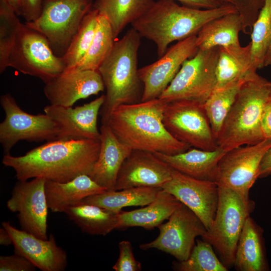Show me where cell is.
Instances as JSON below:
<instances>
[{
    "mask_svg": "<svg viewBox=\"0 0 271 271\" xmlns=\"http://www.w3.org/2000/svg\"><path fill=\"white\" fill-rule=\"evenodd\" d=\"M235 12L231 5L204 10L180 6L173 0H158L131 26L141 37L156 44L161 57L171 43L196 35L207 22Z\"/></svg>",
    "mask_w": 271,
    "mask_h": 271,
    "instance_id": "3",
    "label": "cell"
},
{
    "mask_svg": "<svg viewBox=\"0 0 271 271\" xmlns=\"http://www.w3.org/2000/svg\"><path fill=\"white\" fill-rule=\"evenodd\" d=\"M105 99V95L102 94L89 103L74 108L52 104L46 106L45 113L59 126L57 140H100L97 117Z\"/></svg>",
    "mask_w": 271,
    "mask_h": 271,
    "instance_id": "17",
    "label": "cell"
},
{
    "mask_svg": "<svg viewBox=\"0 0 271 271\" xmlns=\"http://www.w3.org/2000/svg\"><path fill=\"white\" fill-rule=\"evenodd\" d=\"M154 0H96L92 8L110 23L115 38L129 24L145 14Z\"/></svg>",
    "mask_w": 271,
    "mask_h": 271,
    "instance_id": "28",
    "label": "cell"
},
{
    "mask_svg": "<svg viewBox=\"0 0 271 271\" xmlns=\"http://www.w3.org/2000/svg\"><path fill=\"white\" fill-rule=\"evenodd\" d=\"M173 267L179 271H227L228 269L217 256L212 245L203 239H197L189 257L175 262Z\"/></svg>",
    "mask_w": 271,
    "mask_h": 271,
    "instance_id": "35",
    "label": "cell"
},
{
    "mask_svg": "<svg viewBox=\"0 0 271 271\" xmlns=\"http://www.w3.org/2000/svg\"><path fill=\"white\" fill-rule=\"evenodd\" d=\"M115 37L106 18L98 13L95 34L85 55L74 69L97 70L112 51Z\"/></svg>",
    "mask_w": 271,
    "mask_h": 271,
    "instance_id": "31",
    "label": "cell"
},
{
    "mask_svg": "<svg viewBox=\"0 0 271 271\" xmlns=\"http://www.w3.org/2000/svg\"><path fill=\"white\" fill-rule=\"evenodd\" d=\"M182 203L170 193L161 189L157 197L146 207L118 213L116 229L141 227L151 230L168 220Z\"/></svg>",
    "mask_w": 271,
    "mask_h": 271,
    "instance_id": "23",
    "label": "cell"
},
{
    "mask_svg": "<svg viewBox=\"0 0 271 271\" xmlns=\"http://www.w3.org/2000/svg\"><path fill=\"white\" fill-rule=\"evenodd\" d=\"M162 188L139 187L119 190H106L88 196L81 203L95 205L119 212L128 206H146L157 197Z\"/></svg>",
    "mask_w": 271,
    "mask_h": 271,
    "instance_id": "30",
    "label": "cell"
},
{
    "mask_svg": "<svg viewBox=\"0 0 271 271\" xmlns=\"http://www.w3.org/2000/svg\"><path fill=\"white\" fill-rule=\"evenodd\" d=\"M198 50L196 35L178 41L155 62L139 69L143 84L141 101L159 98L180 70L183 62Z\"/></svg>",
    "mask_w": 271,
    "mask_h": 271,
    "instance_id": "15",
    "label": "cell"
},
{
    "mask_svg": "<svg viewBox=\"0 0 271 271\" xmlns=\"http://www.w3.org/2000/svg\"><path fill=\"white\" fill-rule=\"evenodd\" d=\"M0 103L5 114L0 123V143L5 154H9L20 141L38 142L57 140L59 126L48 114L27 113L10 93L1 96Z\"/></svg>",
    "mask_w": 271,
    "mask_h": 271,
    "instance_id": "11",
    "label": "cell"
},
{
    "mask_svg": "<svg viewBox=\"0 0 271 271\" xmlns=\"http://www.w3.org/2000/svg\"><path fill=\"white\" fill-rule=\"evenodd\" d=\"M172 171L154 153L132 150L122 164L114 190L139 187L162 188L171 179Z\"/></svg>",
    "mask_w": 271,
    "mask_h": 271,
    "instance_id": "19",
    "label": "cell"
},
{
    "mask_svg": "<svg viewBox=\"0 0 271 271\" xmlns=\"http://www.w3.org/2000/svg\"><path fill=\"white\" fill-rule=\"evenodd\" d=\"M271 175V147L266 151L261 161L258 178L266 177Z\"/></svg>",
    "mask_w": 271,
    "mask_h": 271,
    "instance_id": "43",
    "label": "cell"
},
{
    "mask_svg": "<svg viewBox=\"0 0 271 271\" xmlns=\"http://www.w3.org/2000/svg\"><path fill=\"white\" fill-rule=\"evenodd\" d=\"M64 213L83 232L90 235L103 236L116 229L119 213L84 203L69 207Z\"/></svg>",
    "mask_w": 271,
    "mask_h": 271,
    "instance_id": "29",
    "label": "cell"
},
{
    "mask_svg": "<svg viewBox=\"0 0 271 271\" xmlns=\"http://www.w3.org/2000/svg\"><path fill=\"white\" fill-rule=\"evenodd\" d=\"M119 257L112 267L115 271H140L141 263L134 257L131 242L122 240L118 243Z\"/></svg>",
    "mask_w": 271,
    "mask_h": 271,
    "instance_id": "38",
    "label": "cell"
},
{
    "mask_svg": "<svg viewBox=\"0 0 271 271\" xmlns=\"http://www.w3.org/2000/svg\"><path fill=\"white\" fill-rule=\"evenodd\" d=\"M46 180L33 178L19 181L14 186L8 208L17 213L22 230L44 239H48L47 217L49 209L46 193Z\"/></svg>",
    "mask_w": 271,
    "mask_h": 271,
    "instance_id": "14",
    "label": "cell"
},
{
    "mask_svg": "<svg viewBox=\"0 0 271 271\" xmlns=\"http://www.w3.org/2000/svg\"><path fill=\"white\" fill-rule=\"evenodd\" d=\"M45 84L44 92L50 104L66 107L105 89L98 71L91 70L65 69Z\"/></svg>",
    "mask_w": 271,
    "mask_h": 271,
    "instance_id": "18",
    "label": "cell"
},
{
    "mask_svg": "<svg viewBox=\"0 0 271 271\" xmlns=\"http://www.w3.org/2000/svg\"><path fill=\"white\" fill-rule=\"evenodd\" d=\"M92 7V0H45L38 18L25 24L43 35L55 54L62 57Z\"/></svg>",
    "mask_w": 271,
    "mask_h": 271,
    "instance_id": "7",
    "label": "cell"
},
{
    "mask_svg": "<svg viewBox=\"0 0 271 271\" xmlns=\"http://www.w3.org/2000/svg\"><path fill=\"white\" fill-rule=\"evenodd\" d=\"M246 77L215 88L204 103V108L216 139Z\"/></svg>",
    "mask_w": 271,
    "mask_h": 271,
    "instance_id": "32",
    "label": "cell"
},
{
    "mask_svg": "<svg viewBox=\"0 0 271 271\" xmlns=\"http://www.w3.org/2000/svg\"><path fill=\"white\" fill-rule=\"evenodd\" d=\"M225 152L219 147L214 151L191 147L173 155L154 154L181 173L199 180L216 182L218 162Z\"/></svg>",
    "mask_w": 271,
    "mask_h": 271,
    "instance_id": "22",
    "label": "cell"
},
{
    "mask_svg": "<svg viewBox=\"0 0 271 271\" xmlns=\"http://www.w3.org/2000/svg\"><path fill=\"white\" fill-rule=\"evenodd\" d=\"M158 228L159 234L154 240L140 245L142 250L157 249L175 257L179 261L186 260L195 244L197 236L207 231L199 218L183 204L176 210L165 223Z\"/></svg>",
    "mask_w": 271,
    "mask_h": 271,
    "instance_id": "12",
    "label": "cell"
},
{
    "mask_svg": "<svg viewBox=\"0 0 271 271\" xmlns=\"http://www.w3.org/2000/svg\"><path fill=\"white\" fill-rule=\"evenodd\" d=\"M15 10L16 13L19 16L20 0H6Z\"/></svg>",
    "mask_w": 271,
    "mask_h": 271,
    "instance_id": "46",
    "label": "cell"
},
{
    "mask_svg": "<svg viewBox=\"0 0 271 271\" xmlns=\"http://www.w3.org/2000/svg\"><path fill=\"white\" fill-rule=\"evenodd\" d=\"M100 132L99 153L89 176L107 190H114L122 164L132 150L117 139L108 125L102 124Z\"/></svg>",
    "mask_w": 271,
    "mask_h": 271,
    "instance_id": "21",
    "label": "cell"
},
{
    "mask_svg": "<svg viewBox=\"0 0 271 271\" xmlns=\"http://www.w3.org/2000/svg\"><path fill=\"white\" fill-rule=\"evenodd\" d=\"M167 103L157 98L121 105L112 111L106 124L132 150L168 155L185 152L191 147L174 138L164 124Z\"/></svg>",
    "mask_w": 271,
    "mask_h": 271,
    "instance_id": "2",
    "label": "cell"
},
{
    "mask_svg": "<svg viewBox=\"0 0 271 271\" xmlns=\"http://www.w3.org/2000/svg\"><path fill=\"white\" fill-rule=\"evenodd\" d=\"M251 52L253 67H263L271 36V0H264L251 33Z\"/></svg>",
    "mask_w": 271,
    "mask_h": 271,
    "instance_id": "34",
    "label": "cell"
},
{
    "mask_svg": "<svg viewBox=\"0 0 271 271\" xmlns=\"http://www.w3.org/2000/svg\"><path fill=\"white\" fill-rule=\"evenodd\" d=\"M242 22L238 12L230 13L205 24L196 35L198 50L240 44Z\"/></svg>",
    "mask_w": 271,
    "mask_h": 271,
    "instance_id": "26",
    "label": "cell"
},
{
    "mask_svg": "<svg viewBox=\"0 0 271 271\" xmlns=\"http://www.w3.org/2000/svg\"><path fill=\"white\" fill-rule=\"evenodd\" d=\"M14 9L6 1L0 0V73L9 67L11 50L22 24Z\"/></svg>",
    "mask_w": 271,
    "mask_h": 271,
    "instance_id": "36",
    "label": "cell"
},
{
    "mask_svg": "<svg viewBox=\"0 0 271 271\" xmlns=\"http://www.w3.org/2000/svg\"><path fill=\"white\" fill-rule=\"evenodd\" d=\"M218 190L214 221L202 238L212 245L221 261L228 268L233 266L239 237L255 203L249 197L229 188L218 186Z\"/></svg>",
    "mask_w": 271,
    "mask_h": 271,
    "instance_id": "6",
    "label": "cell"
},
{
    "mask_svg": "<svg viewBox=\"0 0 271 271\" xmlns=\"http://www.w3.org/2000/svg\"><path fill=\"white\" fill-rule=\"evenodd\" d=\"M36 268L28 259L16 252L0 256L1 271H34Z\"/></svg>",
    "mask_w": 271,
    "mask_h": 271,
    "instance_id": "39",
    "label": "cell"
},
{
    "mask_svg": "<svg viewBox=\"0 0 271 271\" xmlns=\"http://www.w3.org/2000/svg\"><path fill=\"white\" fill-rule=\"evenodd\" d=\"M270 95V81L257 71L248 74L217 135L218 147L226 152L265 140L261 131V119Z\"/></svg>",
    "mask_w": 271,
    "mask_h": 271,
    "instance_id": "4",
    "label": "cell"
},
{
    "mask_svg": "<svg viewBox=\"0 0 271 271\" xmlns=\"http://www.w3.org/2000/svg\"><path fill=\"white\" fill-rule=\"evenodd\" d=\"M162 188L190 209L207 230L211 227L219 198L218 186L216 182L197 179L173 169L171 179Z\"/></svg>",
    "mask_w": 271,
    "mask_h": 271,
    "instance_id": "16",
    "label": "cell"
},
{
    "mask_svg": "<svg viewBox=\"0 0 271 271\" xmlns=\"http://www.w3.org/2000/svg\"><path fill=\"white\" fill-rule=\"evenodd\" d=\"M269 100H271V95H270V99H269Z\"/></svg>",
    "mask_w": 271,
    "mask_h": 271,
    "instance_id": "47",
    "label": "cell"
},
{
    "mask_svg": "<svg viewBox=\"0 0 271 271\" xmlns=\"http://www.w3.org/2000/svg\"><path fill=\"white\" fill-rule=\"evenodd\" d=\"M8 66L47 82L65 69L62 59L55 54L47 39L22 23L11 50Z\"/></svg>",
    "mask_w": 271,
    "mask_h": 271,
    "instance_id": "9",
    "label": "cell"
},
{
    "mask_svg": "<svg viewBox=\"0 0 271 271\" xmlns=\"http://www.w3.org/2000/svg\"><path fill=\"white\" fill-rule=\"evenodd\" d=\"M179 2L182 6L197 9H213L225 4L221 0H173Z\"/></svg>",
    "mask_w": 271,
    "mask_h": 271,
    "instance_id": "41",
    "label": "cell"
},
{
    "mask_svg": "<svg viewBox=\"0 0 271 271\" xmlns=\"http://www.w3.org/2000/svg\"><path fill=\"white\" fill-rule=\"evenodd\" d=\"M255 71L257 70L253 68L252 64L250 42L243 47L240 44L220 47L215 88L245 78Z\"/></svg>",
    "mask_w": 271,
    "mask_h": 271,
    "instance_id": "27",
    "label": "cell"
},
{
    "mask_svg": "<svg viewBox=\"0 0 271 271\" xmlns=\"http://www.w3.org/2000/svg\"><path fill=\"white\" fill-rule=\"evenodd\" d=\"M141 38L136 30L129 29L115 41L110 53L98 69L106 89L100 111L102 124H106L111 113L118 106L141 101L143 89L138 69Z\"/></svg>",
    "mask_w": 271,
    "mask_h": 271,
    "instance_id": "5",
    "label": "cell"
},
{
    "mask_svg": "<svg viewBox=\"0 0 271 271\" xmlns=\"http://www.w3.org/2000/svg\"><path fill=\"white\" fill-rule=\"evenodd\" d=\"M263 229L249 216L239 237L233 266L239 271H266V258Z\"/></svg>",
    "mask_w": 271,
    "mask_h": 271,
    "instance_id": "25",
    "label": "cell"
},
{
    "mask_svg": "<svg viewBox=\"0 0 271 271\" xmlns=\"http://www.w3.org/2000/svg\"><path fill=\"white\" fill-rule=\"evenodd\" d=\"M45 189L49 209L53 212L63 213L85 198L107 190L86 174L65 182L46 180Z\"/></svg>",
    "mask_w": 271,
    "mask_h": 271,
    "instance_id": "24",
    "label": "cell"
},
{
    "mask_svg": "<svg viewBox=\"0 0 271 271\" xmlns=\"http://www.w3.org/2000/svg\"><path fill=\"white\" fill-rule=\"evenodd\" d=\"M100 147V140L48 141L25 155L5 154L2 163L12 168L19 181L35 178L59 182L83 174L90 175Z\"/></svg>",
    "mask_w": 271,
    "mask_h": 271,
    "instance_id": "1",
    "label": "cell"
},
{
    "mask_svg": "<svg viewBox=\"0 0 271 271\" xmlns=\"http://www.w3.org/2000/svg\"><path fill=\"white\" fill-rule=\"evenodd\" d=\"M0 244L3 246L13 244V240L10 235L3 227L0 229Z\"/></svg>",
    "mask_w": 271,
    "mask_h": 271,
    "instance_id": "44",
    "label": "cell"
},
{
    "mask_svg": "<svg viewBox=\"0 0 271 271\" xmlns=\"http://www.w3.org/2000/svg\"><path fill=\"white\" fill-rule=\"evenodd\" d=\"M98 12L92 9L83 18L65 54L61 57L65 69L75 68L85 55L93 38Z\"/></svg>",
    "mask_w": 271,
    "mask_h": 271,
    "instance_id": "33",
    "label": "cell"
},
{
    "mask_svg": "<svg viewBox=\"0 0 271 271\" xmlns=\"http://www.w3.org/2000/svg\"><path fill=\"white\" fill-rule=\"evenodd\" d=\"M271 147V140L244 145L226 151L220 159L216 183L249 197V192L258 178L262 159Z\"/></svg>",
    "mask_w": 271,
    "mask_h": 271,
    "instance_id": "13",
    "label": "cell"
},
{
    "mask_svg": "<svg viewBox=\"0 0 271 271\" xmlns=\"http://www.w3.org/2000/svg\"><path fill=\"white\" fill-rule=\"evenodd\" d=\"M45 0H20L19 16L25 22L35 20L40 15Z\"/></svg>",
    "mask_w": 271,
    "mask_h": 271,
    "instance_id": "40",
    "label": "cell"
},
{
    "mask_svg": "<svg viewBox=\"0 0 271 271\" xmlns=\"http://www.w3.org/2000/svg\"><path fill=\"white\" fill-rule=\"evenodd\" d=\"M10 235L14 252L19 253L42 271H63L67 265V253L59 247L54 236L47 239L38 237L13 226L9 221L2 223Z\"/></svg>",
    "mask_w": 271,
    "mask_h": 271,
    "instance_id": "20",
    "label": "cell"
},
{
    "mask_svg": "<svg viewBox=\"0 0 271 271\" xmlns=\"http://www.w3.org/2000/svg\"><path fill=\"white\" fill-rule=\"evenodd\" d=\"M219 51L220 47L198 50L183 62L159 98L167 102L190 99L204 103L216 87Z\"/></svg>",
    "mask_w": 271,
    "mask_h": 271,
    "instance_id": "8",
    "label": "cell"
},
{
    "mask_svg": "<svg viewBox=\"0 0 271 271\" xmlns=\"http://www.w3.org/2000/svg\"><path fill=\"white\" fill-rule=\"evenodd\" d=\"M204 104L190 99L167 102L163 123L169 133L179 141L192 148L214 151L218 146Z\"/></svg>",
    "mask_w": 271,
    "mask_h": 271,
    "instance_id": "10",
    "label": "cell"
},
{
    "mask_svg": "<svg viewBox=\"0 0 271 271\" xmlns=\"http://www.w3.org/2000/svg\"><path fill=\"white\" fill-rule=\"evenodd\" d=\"M271 65V36L269 44L264 58L263 67Z\"/></svg>",
    "mask_w": 271,
    "mask_h": 271,
    "instance_id": "45",
    "label": "cell"
},
{
    "mask_svg": "<svg viewBox=\"0 0 271 271\" xmlns=\"http://www.w3.org/2000/svg\"><path fill=\"white\" fill-rule=\"evenodd\" d=\"M261 129L264 139L271 140V100L266 104L261 119Z\"/></svg>",
    "mask_w": 271,
    "mask_h": 271,
    "instance_id": "42",
    "label": "cell"
},
{
    "mask_svg": "<svg viewBox=\"0 0 271 271\" xmlns=\"http://www.w3.org/2000/svg\"><path fill=\"white\" fill-rule=\"evenodd\" d=\"M221 1L224 4L231 5L236 8L242 22V31L245 34H250L263 6L264 0Z\"/></svg>",
    "mask_w": 271,
    "mask_h": 271,
    "instance_id": "37",
    "label": "cell"
}]
</instances>
